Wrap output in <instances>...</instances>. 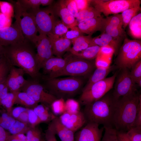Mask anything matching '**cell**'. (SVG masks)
Listing matches in <instances>:
<instances>
[{
	"label": "cell",
	"instance_id": "42",
	"mask_svg": "<svg viewBox=\"0 0 141 141\" xmlns=\"http://www.w3.org/2000/svg\"><path fill=\"white\" fill-rule=\"evenodd\" d=\"M67 99L65 102L66 112L71 113H75L80 111V104L78 101L72 98Z\"/></svg>",
	"mask_w": 141,
	"mask_h": 141
},
{
	"label": "cell",
	"instance_id": "47",
	"mask_svg": "<svg viewBox=\"0 0 141 141\" xmlns=\"http://www.w3.org/2000/svg\"><path fill=\"white\" fill-rule=\"evenodd\" d=\"M0 10L1 12L10 17L14 11L12 5L9 3L4 1L1 2Z\"/></svg>",
	"mask_w": 141,
	"mask_h": 141
},
{
	"label": "cell",
	"instance_id": "64",
	"mask_svg": "<svg viewBox=\"0 0 141 141\" xmlns=\"http://www.w3.org/2000/svg\"></svg>",
	"mask_w": 141,
	"mask_h": 141
},
{
	"label": "cell",
	"instance_id": "32",
	"mask_svg": "<svg viewBox=\"0 0 141 141\" xmlns=\"http://www.w3.org/2000/svg\"><path fill=\"white\" fill-rule=\"evenodd\" d=\"M68 27L57 18L56 19L53 27L51 38H60L63 37L67 31Z\"/></svg>",
	"mask_w": 141,
	"mask_h": 141
},
{
	"label": "cell",
	"instance_id": "23",
	"mask_svg": "<svg viewBox=\"0 0 141 141\" xmlns=\"http://www.w3.org/2000/svg\"><path fill=\"white\" fill-rule=\"evenodd\" d=\"M50 38L52 40L53 54L56 57L62 58L64 54L69 51L71 48V40L63 37Z\"/></svg>",
	"mask_w": 141,
	"mask_h": 141
},
{
	"label": "cell",
	"instance_id": "25",
	"mask_svg": "<svg viewBox=\"0 0 141 141\" xmlns=\"http://www.w3.org/2000/svg\"><path fill=\"white\" fill-rule=\"evenodd\" d=\"M92 38L91 36L83 35L71 40L73 46L69 51L73 54L94 45L92 42Z\"/></svg>",
	"mask_w": 141,
	"mask_h": 141
},
{
	"label": "cell",
	"instance_id": "44",
	"mask_svg": "<svg viewBox=\"0 0 141 141\" xmlns=\"http://www.w3.org/2000/svg\"><path fill=\"white\" fill-rule=\"evenodd\" d=\"M131 141H141V128L133 127L126 132Z\"/></svg>",
	"mask_w": 141,
	"mask_h": 141
},
{
	"label": "cell",
	"instance_id": "59",
	"mask_svg": "<svg viewBox=\"0 0 141 141\" xmlns=\"http://www.w3.org/2000/svg\"><path fill=\"white\" fill-rule=\"evenodd\" d=\"M54 2L53 0H40V5L44 6L51 5Z\"/></svg>",
	"mask_w": 141,
	"mask_h": 141
},
{
	"label": "cell",
	"instance_id": "40",
	"mask_svg": "<svg viewBox=\"0 0 141 141\" xmlns=\"http://www.w3.org/2000/svg\"><path fill=\"white\" fill-rule=\"evenodd\" d=\"M29 128L26 124L19 120H16L12 127L8 130L12 134L23 133L27 132Z\"/></svg>",
	"mask_w": 141,
	"mask_h": 141
},
{
	"label": "cell",
	"instance_id": "54",
	"mask_svg": "<svg viewBox=\"0 0 141 141\" xmlns=\"http://www.w3.org/2000/svg\"><path fill=\"white\" fill-rule=\"evenodd\" d=\"M28 109L22 107H17L12 110L11 114L14 118L17 119L22 113Z\"/></svg>",
	"mask_w": 141,
	"mask_h": 141
},
{
	"label": "cell",
	"instance_id": "22",
	"mask_svg": "<svg viewBox=\"0 0 141 141\" xmlns=\"http://www.w3.org/2000/svg\"><path fill=\"white\" fill-rule=\"evenodd\" d=\"M49 124L61 141H75L74 133L63 125L59 117L55 116Z\"/></svg>",
	"mask_w": 141,
	"mask_h": 141
},
{
	"label": "cell",
	"instance_id": "20",
	"mask_svg": "<svg viewBox=\"0 0 141 141\" xmlns=\"http://www.w3.org/2000/svg\"><path fill=\"white\" fill-rule=\"evenodd\" d=\"M66 63L65 59L53 56L44 64L42 68L46 76L44 78H50L61 71Z\"/></svg>",
	"mask_w": 141,
	"mask_h": 141
},
{
	"label": "cell",
	"instance_id": "12",
	"mask_svg": "<svg viewBox=\"0 0 141 141\" xmlns=\"http://www.w3.org/2000/svg\"><path fill=\"white\" fill-rule=\"evenodd\" d=\"M32 14L34 16L39 34L46 35L49 37L51 36L54 24L57 16L50 6L43 9L39 8Z\"/></svg>",
	"mask_w": 141,
	"mask_h": 141
},
{
	"label": "cell",
	"instance_id": "26",
	"mask_svg": "<svg viewBox=\"0 0 141 141\" xmlns=\"http://www.w3.org/2000/svg\"><path fill=\"white\" fill-rule=\"evenodd\" d=\"M130 34L134 39L140 40L141 38V13L133 17L129 24Z\"/></svg>",
	"mask_w": 141,
	"mask_h": 141
},
{
	"label": "cell",
	"instance_id": "18",
	"mask_svg": "<svg viewBox=\"0 0 141 141\" xmlns=\"http://www.w3.org/2000/svg\"><path fill=\"white\" fill-rule=\"evenodd\" d=\"M50 6L55 15L59 17L61 20L68 27L77 26V21L68 11L64 0L58 1Z\"/></svg>",
	"mask_w": 141,
	"mask_h": 141
},
{
	"label": "cell",
	"instance_id": "9",
	"mask_svg": "<svg viewBox=\"0 0 141 141\" xmlns=\"http://www.w3.org/2000/svg\"><path fill=\"white\" fill-rule=\"evenodd\" d=\"M140 0H92L91 4L106 17L122 13L125 10L140 5Z\"/></svg>",
	"mask_w": 141,
	"mask_h": 141
},
{
	"label": "cell",
	"instance_id": "53",
	"mask_svg": "<svg viewBox=\"0 0 141 141\" xmlns=\"http://www.w3.org/2000/svg\"><path fill=\"white\" fill-rule=\"evenodd\" d=\"M134 127L141 128V99L139 103Z\"/></svg>",
	"mask_w": 141,
	"mask_h": 141
},
{
	"label": "cell",
	"instance_id": "34",
	"mask_svg": "<svg viewBox=\"0 0 141 141\" xmlns=\"http://www.w3.org/2000/svg\"><path fill=\"white\" fill-rule=\"evenodd\" d=\"M16 92H9L7 96L0 102V106H3L8 113L11 116L12 107L16 101Z\"/></svg>",
	"mask_w": 141,
	"mask_h": 141
},
{
	"label": "cell",
	"instance_id": "61",
	"mask_svg": "<svg viewBox=\"0 0 141 141\" xmlns=\"http://www.w3.org/2000/svg\"><path fill=\"white\" fill-rule=\"evenodd\" d=\"M4 47L0 45V60L4 56Z\"/></svg>",
	"mask_w": 141,
	"mask_h": 141
},
{
	"label": "cell",
	"instance_id": "31",
	"mask_svg": "<svg viewBox=\"0 0 141 141\" xmlns=\"http://www.w3.org/2000/svg\"><path fill=\"white\" fill-rule=\"evenodd\" d=\"M38 103L31 99L25 92H16L15 103L20 104L27 108H33Z\"/></svg>",
	"mask_w": 141,
	"mask_h": 141
},
{
	"label": "cell",
	"instance_id": "29",
	"mask_svg": "<svg viewBox=\"0 0 141 141\" xmlns=\"http://www.w3.org/2000/svg\"><path fill=\"white\" fill-rule=\"evenodd\" d=\"M101 13L94 7L90 6L85 9L79 11L76 19L78 23L101 16Z\"/></svg>",
	"mask_w": 141,
	"mask_h": 141
},
{
	"label": "cell",
	"instance_id": "30",
	"mask_svg": "<svg viewBox=\"0 0 141 141\" xmlns=\"http://www.w3.org/2000/svg\"><path fill=\"white\" fill-rule=\"evenodd\" d=\"M45 105L43 104H38L33 109L41 122L51 121L56 116L50 113L48 108Z\"/></svg>",
	"mask_w": 141,
	"mask_h": 141
},
{
	"label": "cell",
	"instance_id": "45",
	"mask_svg": "<svg viewBox=\"0 0 141 141\" xmlns=\"http://www.w3.org/2000/svg\"><path fill=\"white\" fill-rule=\"evenodd\" d=\"M131 69V76L136 83L138 79L141 78V60L136 62Z\"/></svg>",
	"mask_w": 141,
	"mask_h": 141
},
{
	"label": "cell",
	"instance_id": "6",
	"mask_svg": "<svg viewBox=\"0 0 141 141\" xmlns=\"http://www.w3.org/2000/svg\"><path fill=\"white\" fill-rule=\"evenodd\" d=\"M117 55L115 65L118 68L131 69L136 62L141 60V40L126 37Z\"/></svg>",
	"mask_w": 141,
	"mask_h": 141
},
{
	"label": "cell",
	"instance_id": "48",
	"mask_svg": "<svg viewBox=\"0 0 141 141\" xmlns=\"http://www.w3.org/2000/svg\"><path fill=\"white\" fill-rule=\"evenodd\" d=\"M28 122L30 124L32 127H35L36 125L41 122L33 109H28Z\"/></svg>",
	"mask_w": 141,
	"mask_h": 141
},
{
	"label": "cell",
	"instance_id": "58",
	"mask_svg": "<svg viewBox=\"0 0 141 141\" xmlns=\"http://www.w3.org/2000/svg\"><path fill=\"white\" fill-rule=\"evenodd\" d=\"M9 91V88L7 85L0 94V102L7 96Z\"/></svg>",
	"mask_w": 141,
	"mask_h": 141
},
{
	"label": "cell",
	"instance_id": "33",
	"mask_svg": "<svg viewBox=\"0 0 141 141\" xmlns=\"http://www.w3.org/2000/svg\"><path fill=\"white\" fill-rule=\"evenodd\" d=\"M140 5L127 9L122 13V26L125 30L132 19L140 10Z\"/></svg>",
	"mask_w": 141,
	"mask_h": 141
},
{
	"label": "cell",
	"instance_id": "55",
	"mask_svg": "<svg viewBox=\"0 0 141 141\" xmlns=\"http://www.w3.org/2000/svg\"><path fill=\"white\" fill-rule=\"evenodd\" d=\"M117 135L119 141H131L126 132L117 131Z\"/></svg>",
	"mask_w": 141,
	"mask_h": 141
},
{
	"label": "cell",
	"instance_id": "15",
	"mask_svg": "<svg viewBox=\"0 0 141 141\" xmlns=\"http://www.w3.org/2000/svg\"><path fill=\"white\" fill-rule=\"evenodd\" d=\"M98 124L88 122L74 134L75 141H101L104 127L100 128Z\"/></svg>",
	"mask_w": 141,
	"mask_h": 141
},
{
	"label": "cell",
	"instance_id": "4",
	"mask_svg": "<svg viewBox=\"0 0 141 141\" xmlns=\"http://www.w3.org/2000/svg\"><path fill=\"white\" fill-rule=\"evenodd\" d=\"M44 79L45 89L57 99L72 98L80 91L84 83L80 77Z\"/></svg>",
	"mask_w": 141,
	"mask_h": 141
},
{
	"label": "cell",
	"instance_id": "14",
	"mask_svg": "<svg viewBox=\"0 0 141 141\" xmlns=\"http://www.w3.org/2000/svg\"><path fill=\"white\" fill-rule=\"evenodd\" d=\"M25 39L18 25L0 28V45L6 46L24 41Z\"/></svg>",
	"mask_w": 141,
	"mask_h": 141
},
{
	"label": "cell",
	"instance_id": "19",
	"mask_svg": "<svg viewBox=\"0 0 141 141\" xmlns=\"http://www.w3.org/2000/svg\"><path fill=\"white\" fill-rule=\"evenodd\" d=\"M105 23V18L101 15L78 23L77 26L82 33L92 36L97 31L103 33Z\"/></svg>",
	"mask_w": 141,
	"mask_h": 141
},
{
	"label": "cell",
	"instance_id": "52",
	"mask_svg": "<svg viewBox=\"0 0 141 141\" xmlns=\"http://www.w3.org/2000/svg\"><path fill=\"white\" fill-rule=\"evenodd\" d=\"M26 137L23 133L10 135L8 141H26Z\"/></svg>",
	"mask_w": 141,
	"mask_h": 141
},
{
	"label": "cell",
	"instance_id": "62",
	"mask_svg": "<svg viewBox=\"0 0 141 141\" xmlns=\"http://www.w3.org/2000/svg\"><path fill=\"white\" fill-rule=\"evenodd\" d=\"M136 83V84H137L140 87H141V78L138 79Z\"/></svg>",
	"mask_w": 141,
	"mask_h": 141
},
{
	"label": "cell",
	"instance_id": "56",
	"mask_svg": "<svg viewBox=\"0 0 141 141\" xmlns=\"http://www.w3.org/2000/svg\"><path fill=\"white\" fill-rule=\"evenodd\" d=\"M10 134L0 126V141H8Z\"/></svg>",
	"mask_w": 141,
	"mask_h": 141
},
{
	"label": "cell",
	"instance_id": "43",
	"mask_svg": "<svg viewBox=\"0 0 141 141\" xmlns=\"http://www.w3.org/2000/svg\"><path fill=\"white\" fill-rule=\"evenodd\" d=\"M84 34L77 26H76L69 27L67 31L63 37L72 40L83 35Z\"/></svg>",
	"mask_w": 141,
	"mask_h": 141
},
{
	"label": "cell",
	"instance_id": "10",
	"mask_svg": "<svg viewBox=\"0 0 141 141\" xmlns=\"http://www.w3.org/2000/svg\"><path fill=\"white\" fill-rule=\"evenodd\" d=\"M130 70L125 68L119 69L118 71L112 92L115 100L137 91L136 84L131 76Z\"/></svg>",
	"mask_w": 141,
	"mask_h": 141
},
{
	"label": "cell",
	"instance_id": "57",
	"mask_svg": "<svg viewBox=\"0 0 141 141\" xmlns=\"http://www.w3.org/2000/svg\"><path fill=\"white\" fill-rule=\"evenodd\" d=\"M28 110L21 114L17 119L19 121L26 124L28 122Z\"/></svg>",
	"mask_w": 141,
	"mask_h": 141
},
{
	"label": "cell",
	"instance_id": "46",
	"mask_svg": "<svg viewBox=\"0 0 141 141\" xmlns=\"http://www.w3.org/2000/svg\"><path fill=\"white\" fill-rule=\"evenodd\" d=\"M64 1L68 11L71 15L76 18L78 15L79 11L74 0Z\"/></svg>",
	"mask_w": 141,
	"mask_h": 141
},
{
	"label": "cell",
	"instance_id": "63",
	"mask_svg": "<svg viewBox=\"0 0 141 141\" xmlns=\"http://www.w3.org/2000/svg\"><path fill=\"white\" fill-rule=\"evenodd\" d=\"M1 1H0V3Z\"/></svg>",
	"mask_w": 141,
	"mask_h": 141
},
{
	"label": "cell",
	"instance_id": "50",
	"mask_svg": "<svg viewBox=\"0 0 141 141\" xmlns=\"http://www.w3.org/2000/svg\"><path fill=\"white\" fill-rule=\"evenodd\" d=\"M11 17L0 12V28L10 26Z\"/></svg>",
	"mask_w": 141,
	"mask_h": 141
},
{
	"label": "cell",
	"instance_id": "17",
	"mask_svg": "<svg viewBox=\"0 0 141 141\" xmlns=\"http://www.w3.org/2000/svg\"><path fill=\"white\" fill-rule=\"evenodd\" d=\"M24 71L20 68L11 66L7 78V83L10 92L20 91L27 82L24 77Z\"/></svg>",
	"mask_w": 141,
	"mask_h": 141
},
{
	"label": "cell",
	"instance_id": "51",
	"mask_svg": "<svg viewBox=\"0 0 141 141\" xmlns=\"http://www.w3.org/2000/svg\"><path fill=\"white\" fill-rule=\"evenodd\" d=\"M79 12L90 5L92 0H74Z\"/></svg>",
	"mask_w": 141,
	"mask_h": 141
},
{
	"label": "cell",
	"instance_id": "3",
	"mask_svg": "<svg viewBox=\"0 0 141 141\" xmlns=\"http://www.w3.org/2000/svg\"><path fill=\"white\" fill-rule=\"evenodd\" d=\"M116 100L112 92L109 91L98 100L85 105L83 112L87 123L102 125L103 127L113 126Z\"/></svg>",
	"mask_w": 141,
	"mask_h": 141
},
{
	"label": "cell",
	"instance_id": "37",
	"mask_svg": "<svg viewBox=\"0 0 141 141\" xmlns=\"http://www.w3.org/2000/svg\"><path fill=\"white\" fill-rule=\"evenodd\" d=\"M11 67L4 55L0 60V84L7 79Z\"/></svg>",
	"mask_w": 141,
	"mask_h": 141
},
{
	"label": "cell",
	"instance_id": "24",
	"mask_svg": "<svg viewBox=\"0 0 141 141\" xmlns=\"http://www.w3.org/2000/svg\"><path fill=\"white\" fill-rule=\"evenodd\" d=\"M117 68L115 64L105 67H97L91 75L82 90H86L94 83L104 79L111 72Z\"/></svg>",
	"mask_w": 141,
	"mask_h": 141
},
{
	"label": "cell",
	"instance_id": "7",
	"mask_svg": "<svg viewBox=\"0 0 141 141\" xmlns=\"http://www.w3.org/2000/svg\"><path fill=\"white\" fill-rule=\"evenodd\" d=\"M13 3L15 22L19 26L25 39L34 44L38 35V31L33 15L23 8L17 1Z\"/></svg>",
	"mask_w": 141,
	"mask_h": 141
},
{
	"label": "cell",
	"instance_id": "13",
	"mask_svg": "<svg viewBox=\"0 0 141 141\" xmlns=\"http://www.w3.org/2000/svg\"><path fill=\"white\" fill-rule=\"evenodd\" d=\"M34 45L37 49L36 60L39 70L46 61L53 56L52 40L47 35L39 34Z\"/></svg>",
	"mask_w": 141,
	"mask_h": 141
},
{
	"label": "cell",
	"instance_id": "36",
	"mask_svg": "<svg viewBox=\"0 0 141 141\" xmlns=\"http://www.w3.org/2000/svg\"><path fill=\"white\" fill-rule=\"evenodd\" d=\"M21 6L28 13H32L39 9L40 0H19Z\"/></svg>",
	"mask_w": 141,
	"mask_h": 141
},
{
	"label": "cell",
	"instance_id": "8",
	"mask_svg": "<svg viewBox=\"0 0 141 141\" xmlns=\"http://www.w3.org/2000/svg\"><path fill=\"white\" fill-rule=\"evenodd\" d=\"M118 71L112 76L92 84L82 90L79 99L80 104L85 105L96 101L104 95L113 87Z\"/></svg>",
	"mask_w": 141,
	"mask_h": 141
},
{
	"label": "cell",
	"instance_id": "2",
	"mask_svg": "<svg viewBox=\"0 0 141 141\" xmlns=\"http://www.w3.org/2000/svg\"><path fill=\"white\" fill-rule=\"evenodd\" d=\"M141 94L137 91L116 100L112 125L117 131L126 132L134 127Z\"/></svg>",
	"mask_w": 141,
	"mask_h": 141
},
{
	"label": "cell",
	"instance_id": "5",
	"mask_svg": "<svg viewBox=\"0 0 141 141\" xmlns=\"http://www.w3.org/2000/svg\"><path fill=\"white\" fill-rule=\"evenodd\" d=\"M64 58L66 61L64 67L51 78L63 76L86 77L90 74L96 67L94 61L80 58L69 51L65 55Z\"/></svg>",
	"mask_w": 141,
	"mask_h": 141
},
{
	"label": "cell",
	"instance_id": "41",
	"mask_svg": "<svg viewBox=\"0 0 141 141\" xmlns=\"http://www.w3.org/2000/svg\"><path fill=\"white\" fill-rule=\"evenodd\" d=\"M26 133V141H42L41 133L38 128H29Z\"/></svg>",
	"mask_w": 141,
	"mask_h": 141
},
{
	"label": "cell",
	"instance_id": "38",
	"mask_svg": "<svg viewBox=\"0 0 141 141\" xmlns=\"http://www.w3.org/2000/svg\"><path fill=\"white\" fill-rule=\"evenodd\" d=\"M50 107L55 116L61 115L66 112L65 102L63 98L57 99L51 104Z\"/></svg>",
	"mask_w": 141,
	"mask_h": 141
},
{
	"label": "cell",
	"instance_id": "39",
	"mask_svg": "<svg viewBox=\"0 0 141 141\" xmlns=\"http://www.w3.org/2000/svg\"><path fill=\"white\" fill-rule=\"evenodd\" d=\"M104 132L101 141H119L117 135V130L113 126L103 127Z\"/></svg>",
	"mask_w": 141,
	"mask_h": 141
},
{
	"label": "cell",
	"instance_id": "49",
	"mask_svg": "<svg viewBox=\"0 0 141 141\" xmlns=\"http://www.w3.org/2000/svg\"><path fill=\"white\" fill-rule=\"evenodd\" d=\"M56 134L52 128L49 124L45 134L46 141H57Z\"/></svg>",
	"mask_w": 141,
	"mask_h": 141
},
{
	"label": "cell",
	"instance_id": "16",
	"mask_svg": "<svg viewBox=\"0 0 141 141\" xmlns=\"http://www.w3.org/2000/svg\"><path fill=\"white\" fill-rule=\"evenodd\" d=\"M61 123L75 133L87 123L83 111L75 113L65 112L59 117Z\"/></svg>",
	"mask_w": 141,
	"mask_h": 141
},
{
	"label": "cell",
	"instance_id": "1",
	"mask_svg": "<svg viewBox=\"0 0 141 141\" xmlns=\"http://www.w3.org/2000/svg\"><path fill=\"white\" fill-rule=\"evenodd\" d=\"M30 42L25 39L23 42L4 47V55L11 66L22 69L34 80L40 77L37 63L36 55Z\"/></svg>",
	"mask_w": 141,
	"mask_h": 141
},
{
	"label": "cell",
	"instance_id": "28",
	"mask_svg": "<svg viewBox=\"0 0 141 141\" xmlns=\"http://www.w3.org/2000/svg\"><path fill=\"white\" fill-rule=\"evenodd\" d=\"M101 48V47L98 45L92 46L73 54L80 58L93 60L97 57Z\"/></svg>",
	"mask_w": 141,
	"mask_h": 141
},
{
	"label": "cell",
	"instance_id": "60",
	"mask_svg": "<svg viewBox=\"0 0 141 141\" xmlns=\"http://www.w3.org/2000/svg\"><path fill=\"white\" fill-rule=\"evenodd\" d=\"M7 79L0 84V94L7 85Z\"/></svg>",
	"mask_w": 141,
	"mask_h": 141
},
{
	"label": "cell",
	"instance_id": "21",
	"mask_svg": "<svg viewBox=\"0 0 141 141\" xmlns=\"http://www.w3.org/2000/svg\"><path fill=\"white\" fill-rule=\"evenodd\" d=\"M92 42L94 45H98L101 48L110 47L114 51L115 56L117 55L120 48V42L104 32L93 38Z\"/></svg>",
	"mask_w": 141,
	"mask_h": 141
},
{
	"label": "cell",
	"instance_id": "27",
	"mask_svg": "<svg viewBox=\"0 0 141 141\" xmlns=\"http://www.w3.org/2000/svg\"><path fill=\"white\" fill-rule=\"evenodd\" d=\"M103 32L110 35L120 42L126 37L124 29H121L116 26L108 23L106 22L105 20Z\"/></svg>",
	"mask_w": 141,
	"mask_h": 141
},
{
	"label": "cell",
	"instance_id": "11",
	"mask_svg": "<svg viewBox=\"0 0 141 141\" xmlns=\"http://www.w3.org/2000/svg\"><path fill=\"white\" fill-rule=\"evenodd\" d=\"M21 90L36 102L41 103L50 107L52 103L57 99L38 81H28Z\"/></svg>",
	"mask_w": 141,
	"mask_h": 141
},
{
	"label": "cell",
	"instance_id": "35",
	"mask_svg": "<svg viewBox=\"0 0 141 141\" xmlns=\"http://www.w3.org/2000/svg\"><path fill=\"white\" fill-rule=\"evenodd\" d=\"M16 120L7 112L0 110V126L5 130L10 129Z\"/></svg>",
	"mask_w": 141,
	"mask_h": 141
}]
</instances>
